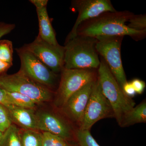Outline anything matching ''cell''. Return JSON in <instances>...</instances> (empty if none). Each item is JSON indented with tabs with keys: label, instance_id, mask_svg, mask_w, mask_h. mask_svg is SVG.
<instances>
[{
	"label": "cell",
	"instance_id": "cell-23",
	"mask_svg": "<svg viewBox=\"0 0 146 146\" xmlns=\"http://www.w3.org/2000/svg\"><path fill=\"white\" fill-rule=\"evenodd\" d=\"M12 124L7 108L4 105L0 104V130L4 133Z\"/></svg>",
	"mask_w": 146,
	"mask_h": 146
},
{
	"label": "cell",
	"instance_id": "cell-28",
	"mask_svg": "<svg viewBox=\"0 0 146 146\" xmlns=\"http://www.w3.org/2000/svg\"><path fill=\"white\" fill-rule=\"evenodd\" d=\"M12 65L9 63H6L0 60V76L5 74L9 68L11 67Z\"/></svg>",
	"mask_w": 146,
	"mask_h": 146
},
{
	"label": "cell",
	"instance_id": "cell-15",
	"mask_svg": "<svg viewBox=\"0 0 146 146\" xmlns=\"http://www.w3.org/2000/svg\"><path fill=\"white\" fill-rule=\"evenodd\" d=\"M146 122V102L144 100L126 115L120 126L126 127L135 124Z\"/></svg>",
	"mask_w": 146,
	"mask_h": 146
},
{
	"label": "cell",
	"instance_id": "cell-6",
	"mask_svg": "<svg viewBox=\"0 0 146 146\" xmlns=\"http://www.w3.org/2000/svg\"><path fill=\"white\" fill-rule=\"evenodd\" d=\"M123 37L100 36L96 37L97 39L96 48L98 53L105 61L122 89L124 84L127 82L121 54Z\"/></svg>",
	"mask_w": 146,
	"mask_h": 146
},
{
	"label": "cell",
	"instance_id": "cell-17",
	"mask_svg": "<svg viewBox=\"0 0 146 146\" xmlns=\"http://www.w3.org/2000/svg\"><path fill=\"white\" fill-rule=\"evenodd\" d=\"M22 146H42V133L40 131L20 129Z\"/></svg>",
	"mask_w": 146,
	"mask_h": 146
},
{
	"label": "cell",
	"instance_id": "cell-21",
	"mask_svg": "<svg viewBox=\"0 0 146 146\" xmlns=\"http://www.w3.org/2000/svg\"><path fill=\"white\" fill-rule=\"evenodd\" d=\"M127 22L129 23L127 25L126 24L127 26L131 29L140 31L146 30V14H133L129 19Z\"/></svg>",
	"mask_w": 146,
	"mask_h": 146
},
{
	"label": "cell",
	"instance_id": "cell-9",
	"mask_svg": "<svg viewBox=\"0 0 146 146\" xmlns=\"http://www.w3.org/2000/svg\"><path fill=\"white\" fill-rule=\"evenodd\" d=\"M21 48L34 55L55 74H59L64 68V46L51 44L37 36L33 42Z\"/></svg>",
	"mask_w": 146,
	"mask_h": 146
},
{
	"label": "cell",
	"instance_id": "cell-29",
	"mask_svg": "<svg viewBox=\"0 0 146 146\" xmlns=\"http://www.w3.org/2000/svg\"><path fill=\"white\" fill-rule=\"evenodd\" d=\"M0 104L4 105L5 106L9 105L6 91L1 87H0Z\"/></svg>",
	"mask_w": 146,
	"mask_h": 146
},
{
	"label": "cell",
	"instance_id": "cell-25",
	"mask_svg": "<svg viewBox=\"0 0 146 146\" xmlns=\"http://www.w3.org/2000/svg\"><path fill=\"white\" fill-rule=\"evenodd\" d=\"M15 24H7L0 22V39L4 35L9 34L15 29Z\"/></svg>",
	"mask_w": 146,
	"mask_h": 146
},
{
	"label": "cell",
	"instance_id": "cell-11",
	"mask_svg": "<svg viewBox=\"0 0 146 146\" xmlns=\"http://www.w3.org/2000/svg\"><path fill=\"white\" fill-rule=\"evenodd\" d=\"M38 130L59 136L66 142L76 141V131L60 115L48 111L36 112Z\"/></svg>",
	"mask_w": 146,
	"mask_h": 146
},
{
	"label": "cell",
	"instance_id": "cell-12",
	"mask_svg": "<svg viewBox=\"0 0 146 146\" xmlns=\"http://www.w3.org/2000/svg\"><path fill=\"white\" fill-rule=\"evenodd\" d=\"M96 81L87 84L73 94L60 108L65 117L76 125L77 129L82 123L86 106Z\"/></svg>",
	"mask_w": 146,
	"mask_h": 146
},
{
	"label": "cell",
	"instance_id": "cell-4",
	"mask_svg": "<svg viewBox=\"0 0 146 146\" xmlns=\"http://www.w3.org/2000/svg\"><path fill=\"white\" fill-rule=\"evenodd\" d=\"M0 87L5 91L17 92L29 97L35 103L50 101L55 92L34 81L20 71L9 75L0 76Z\"/></svg>",
	"mask_w": 146,
	"mask_h": 146
},
{
	"label": "cell",
	"instance_id": "cell-31",
	"mask_svg": "<svg viewBox=\"0 0 146 146\" xmlns=\"http://www.w3.org/2000/svg\"><path fill=\"white\" fill-rule=\"evenodd\" d=\"M69 146H72L70 145H69Z\"/></svg>",
	"mask_w": 146,
	"mask_h": 146
},
{
	"label": "cell",
	"instance_id": "cell-20",
	"mask_svg": "<svg viewBox=\"0 0 146 146\" xmlns=\"http://www.w3.org/2000/svg\"><path fill=\"white\" fill-rule=\"evenodd\" d=\"M13 54L12 42L6 39L0 40V60L12 65Z\"/></svg>",
	"mask_w": 146,
	"mask_h": 146
},
{
	"label": "cell",
	"instance_id": "cell-3",
	"mask_svg": "<svg viewBox=\"0 0 146 146\" xmlns=\"http://www.w3.org/2000/svg\"><path fill=\"white\" fill-rule=\"evenodd\" d=\"M98 79L102 91L111 105L115 118L120 126L126 115L135 107V103L124 93L104 60L100 57Z\"/></svg>",
	"mask_w": 146,
	"mask_h": 146
},
{
	"label": "cell",
	"instance_id": "cell-18",
	"mask_svg": "<svg viewBox=\"0 0 146 146\" xmlns=\"http://www.w3.org/2000/svg\"><path fill=\"white\" fill-rule=\"evenodd\" d=\"M20 129L14 124H12L3 133L0 146H22Z\"/></svg>",
	"mask_w": 146,
	"mask_h": 146
},
{
	"label": "cell",
	"instance_id": "cell-24",
	"mask_svg": "<svg viewBox=\"0 0 146 146\" xmlns=\"http://www.w3.org/2000/svg\"><path fill=\"white\" fill-rule=\"evenodd\" d=\"M131 83L136 94H141L143 93L146 87V84L145 82L139 79H134Z\"/></svg>",
	"mask_w": 146,
	"mask_h": 146
},
{
	"label": "cell",
	"instance_id": "cell-14",
	"mask_svg": "<svg viewBox=\"0 0 146 146\" xmlns=\"http://www.w3.org/2000/svg\"><path fill=\"white\" fill-rule=\"evenodd\" d=\"M36 11L39 22V33L38 36L51 44H59L48 15L47 7L36 9Z\"/></svg>",
	"mask_w": 146,
	"mask_h": 146
},
{
	"label": "cell",
	"instance_id": "cell-8",
	"mask_svg": "<svg viewBox=\"0 0 146 146\" xmlns=\"http://www.w3.org/2000/svg\"><path fill=\"white\" fill-rule=\"evenodd\" d=\"M115 117L109 101L104 96L98 79L94 82L82 123L79 129L90 130L94 124L105 118Z\"/></svg>",
	"mask_w": 146,
	"mask_h": 146
},
{
	"label": "cell",
	"instance_id": "cell-16",
	"mask_svg": "<svg viewBox=\"0 0 146 146\" xmlns=\"http://www.w3.org/2000/svg\"><path fill=\"white\" fill-rule=\"evenodd\" d=\"M5 91L9 105L29 109H34L36 106V104L25 95L17 92Z\"/></svg>",
	"mask_w": 146,
	"mask_h": 146
},
{
	"label": "cell",
	"instance_id": "cell-22",
	"mask_svg": "<svg viewBox=\"0 0 146 146\" xmlns=\"http://www.w3.org/2000/svg\"><path fill=\"white\" fill-rule=\"evenodd\" d=\"M63 138L48 132L42 133V146H69Z\"/></svg>",
	"mask_w": 146,
	"mask_h": 146
},
{
	"label": "cell",
	"instance_id": "cell-10",
	"mask_svg": "<svg viewBox=\"0 0 146 146\" xmlns=\"http://www.w3.org/2000/svg\"><path fill=\"white\" fill-rule=\"evenodd\" d=\"M72 7L73 10L78 12V16L72 30L66 37L65 42L76 36L78 27L84 22L105 12L117 11L110 0H75L72 1Z\"/></svg>",
	"mask_w": 146,
	"mask_h": 146
},
{
	"label": "cell",
	"instance_id": "cell-19",
	"mask_svg": "<svg viewBox=\"0 0 146 146\" xmlns=\"http://www.w3.org/2000/svg\"><path fill=\"white\" fill-rule=\"evenodd\" d=\"M76 141L79 146H100L91 135L90 130L77 129Z\"/></svg>",
	"mask_w": 146,
	"mask_h": 146
},
{
	"label": "cell",
	"instance_id": "cell-5",
	"mask_svg": "<svg viewBox=\"0 0 146 146\" xmlns=\"http://www.w3.org/2000/svg\"><path fill=\"white\" fill-rule=\"evenodd\" d=\"M97 78L98 70L63 68L60 73L58 87L55 92V106L60 109L73 94Z\"/></svg>",
	"mask_w": 146,
	"mask_h": 146
},
{
	"label": "cell",
	"instance_id": "cell-2",
	"mask_svg": "<svg viewBox=\"0 0 146 146\" xmlns=\"http://www.w3.org/2000/svg\"><path fill=\"white\" fill-rule=\"evenodd\" d=\"M95 37L77 35L65 42L64 68L98 70L100 63Z\"/></svg>",
	"mask_w": 146,
	"mask_h": 146
},
{
	"label": "cell",
	"instance_id": "cell-7",
	"mask_svg": "<svg viewBox=\"0 0 146 146\" xmlns=\"http://www.w3.org/2000/svg\"><path fill=\"white\" fill-rule=\"evenodd\" d=\"M16 50L21 60L19 71L34 81L56 91L60 80L59 74L53 72L31 53L21 48Z\"/></svg>",
	"mask_w": 146,
	"mask_h": 146
},
{
	"label": "cell",
	"instance_id": "cell-26",
	"mask_svg": "<svg viewBox=\"0 0 146 146\" xmlns=\"http://www.w3.org/2000/svg\"><path fill=\"white\" fill-rule=\"evenodd\" d=\"M122 90L124 94L131 98L135 96L136 94V91L131 82H127L123 86Z\"/></svg>",
	"mask_w": 146,
	"mask_h": 146
},
{
	"label": "cell",
	"instance_id": "cell-27",
	"mask_svg": "<svg viewBox=\"0 0 146 146\" xmlns=\"http://www.w3.org/2000/svg\"><path fill=\"white\" fill-rule=\"evenodd\" d=\"M48 0H31L30 2L34 5L36 9H41L44 7H47Z\"/></svg>",
	"mask_w": 146,
	"mask_h": 146
},
{
	"label": "cell",
	"instance_id": "cell-13",
	"mask_svg": "<svg viewBox=\"0 0 146 146\" xmlns=\"http://www.w3.org/2000/svg\"><path fill=\"white\" fill-rule=\"evenodd\" d=\"M12 123L23 129L38 130L37 120L34 109L23 108L12 105L6 106Z\"/></svg>",
	"mask_w": 146,
	"mask_h": 146
},
{
	"label": "cell",
	"instance_id": "cell-30",
	"mask_svg": "<svg viewBox=\"0 0 146 146\" xmlns=\"http://www.w3.org/2000/svg\"><path fill=\"white\" fill-rule=\"evenodd\" d=\"M3 133L1 130H0V141L1 140L2 138V137L3 136Z\"/></svg>",
	"mask_w": 146,
	"mask_h": 146
},
{
	"label": "cell",
	"instance_id": "cell-1",
	"mask_svg": "<svg viewBox=\"0 0 146 146\" xmlns=\"http://www.w3.org/2000/svg\"><path fill=\"white\" fill-rule=\"evenodd\" d=\"M133 13L128 11L105 12L82 23L77 35L95 37L100 36H130L136 41L145 38L146 30L137 31L127 26Z\"/></svg>",
	"mask_w": 146,
	"mask_h": 146
}]
</instances>
